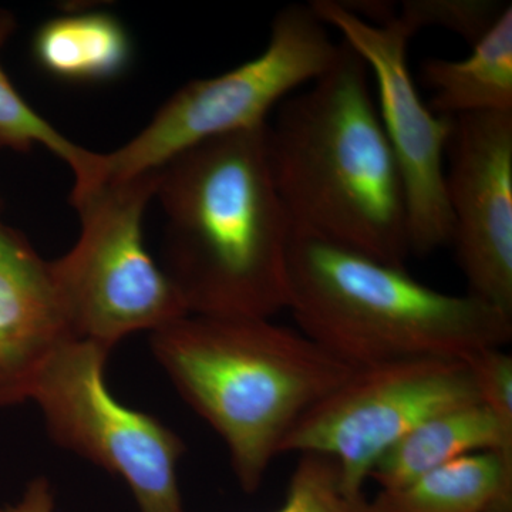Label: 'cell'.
<instances>
[{"mask_svg": "<svg viewBox=\"0 0 512 512\" xmlns=\"http://www.w3.org/2000/svg\"><path fill=\"white\" fill-rule=\"evenodd\" d=\"M370 82L340 42L328 72L266 123L269 164L293 232L406 268V194Z\"/></svg>", "mask_w": 512, "mask_h": 512, "instance_id": "cell-2", "label": "cell"}, {"mask_svg": "<svg viewBox=\"0 0 512 512\" xmlns=\"http://www.w3.org/2000/svg\"><path fill=\"white\" fill-rule=\"evenodd\" d=\"M480 402L512 429V357L503 348L484 349L467 359Z\"/></svg>", "mask_w": 512, "mask_h": 512, "instance_id": "cell-19", "label": "cell"}, {"mask_svg": "<svg viewBox=\"0 0 512 512\" xmlns=\"http://www.w3.org/2000/svg\"><path fill=\"white\" fill-rule=\"evenodd\" d=\"M0 512H53V497L45 480L30 484L25 498L15 507L0 508Z\"/></svg>", "mask_w": 512, "mask_h": 512, "instance_id": "cell-20", "label": "cell"}, {"mask_svg": "<svg viewBox=\"0 0 512 512\" xmlns=\"http://www.w3.org/2000/svg\"><path fill=\"white\" fill-rule=\"evenodd\" d=\"M175 389L217 431L242 490H258L296 421L348 379L301 330L265 318L188 315L154 330Z\"/></svg>", "mask_w": 512, "mask_h": 512, "instance_id": "cell-3", "label": "cell"}, {"mask_svg": "<svg viewBox=\"0 0 512 512\" xmlns=\"http://www.w3.org/2000/svg\"><path fill=\"white\" fill-rule=\"evenodd\" d=\"M507 5L491 0H407L396 18L416 35L420 29L439 26L476 45L500 18Z\"/></svg>", "mask_w": 512, "mask_h": 512, "instance_id": "cell-18", "label": "cell"}, {"mask_svg": "<svg viewBox=\"0 0 512 512\" xmlns=\"http://www.w3.org/2000/svg\"><path fill=\"white\" fill-rule=\"evenodd\" d=\"M477 402L476 382L463 360L419 357L355 367L296 421L281 454L332 457L348 493L366 498L363 485L390 447L434 414Z\"/></svg>", "mask_w": 512, "mask_h": 512, "instance_id": "cell-8", "label": "cell"}, {"mask_svg": "<svg viewBox=\"0 0 512 512\" xmlns=\"http://www.w3.org/2000/svg\"><path fill=\"white\" fill-rule=\"evenodd\" d=\"M288 311L352 367L440 357L467 362L512 339V316L474 296L421 284L406 268L293 232Z\"/></svg>", "mask_w": 512, "mask_h": 512, "instance_id": "cell-4", "label": "cell"}, {"mask_svg": "<svg viewBox=\"0 0 512 512\" xmlns=\"http://www.w3.org/2000/svg\"><path fill=\"white\" fill-rule=\"evenodd\" d=\"M483 451L512 454V429L485 404H463L421 421L379 458L370 477L389 490Z\"/></svg>", "mask_w": 512, "mask_h": 512, "instance_id": "cell-12", "label": "cell"}, {"mask_svg": "<svg viewBox=\"0 0 512 512\" xmlns=\"http://www.w3.org/2000/svg\"><path fill=\"white\" fill-rule=\"evenodd\" d=\"M450 245L468 295L512 316V111L453 117Z\"/></svg>", "mask_w": 512, "mask_h": 512, "instance_id": "cell-10", "label": "cell"}, {"mask_svg": "<svg viewBox=\"0 0 512 512\" xmlns=\"http://www.w3.org/2000/svg\"><path fill=\"white\" fill-rule=\"evenodd\" d=\"M311 8L365 62L376 84L377 111L396 158L406 194L412 255L427 256L450 245L446 153L453 117L433 113L417 92L407 60L413 35L396 18L377 25L339 0H313Z\"/></svg>", "mask_w": 512, "mask_h": 512, "instance_id": "cell-9", "label": "cell"}, {"mask_svg": "<svg viewBox=\"0 0 512 512\" xmlns=\"http://www.w3.org/2000/svg\"><path fill=\"white\" fill-rule=\"evenodd\" d=\"M15 30V19L0 10V49ZM43 146L69 165L74 174L73 191L86 190L96 184L100 154L77 146L43 119L10 82L0 66V148L28 153Z\"/></svg>", "mask_w": 512, "mask_h": 512, "instance_id": "cell-16", "label": "cell"}, {"mask_svg": "<svg viewBox=\"0 0 512 512\" xmlns=\"http://www.w3.org/2000/svg\"><path fill=\"white\" fill-rule=\"evenodd\" d=\"M160 170L72 192L79 239L49 265L73 339L111 352L131 333L154 332L188 315L170 276L144 242V214L156 198Z\"/></svg>", "mask_w": 512, "mask_h": 512, "instance_id": "cell-5", "label": "cell"}, {"mask_svg": "<svg viewBox=\"0 0 512 512\" xmlns=\"http://www.w3.org/2000/svg\"><path fill=\"white\" fill-rule=\"evenodd\" d=\"M365 512H512V454L458 458L402 487L380 490Z\"/></svg>", "mask_w": 512, "mask_h": 512, "instance_id": "cell-13", "label": "cell"}, {"mask_svg": "<svg viewBox=\"0 0 512 512\" xmlns=\"http://www.w3.org/2000/svg\"><path fill=\"white\" fill-rule=\"evenodd\" d=\"M109 353L89 340H69L47 360L30 399L50 437L123 478L141 512H184L177 477L184 441L114 399L104 380Z\"/></svg>", "mask_w": 512, "mask_h": 512, "instance_id": "cell-7", "label": "cell"}, {"mask_svg": "<svg viewBox=\"0 0 512 512\" xmlns=\"http://www.w3.org/2000/svg\"><path fill=\"white\" fill-rule=\"evenodd\" d=\"M366 501L348 493L332 457L302 453L289 478L284 504L275 512H365Z\"/></svg>", "mask_w": 512, "mask_h": 512, "instance_id": "cell-17", "label": "cell"}, {"mask_svg": "<svg viewBox=\"0 0 512 512\" xmlns=\"http://www.w3.org/2000/svg\"><path fill=\"white\" fill-rule=\"evenodd\" d=\"M69 340L49 262L0 220V406L30 399L47 360Z\"/></svg>", "mask_w": 512, "mask_h": 512, "instance_id": "cell-11", "label": "cell"}, {"mask_svg": "<svg viewBox=\"0 0 512 512\" xmlns=\"http://www.w3.org/2000/svg\"><path fill=\"white\" fill-rule=\"evenodd\" d=\"M133 42L116 16L80 12L46 20L32 40V56L49 76L66 83L113 82L133 62Z\"/></svg>", "mask_w": 512, "mask_h": 512, "instance_id": "cell-15", "label": "cell"}, {"mask_svg": "<svg viewBox=\"0 0 512 512\" xmlns=\"http://www.w3.org/2000/svg\"><path fill=\"white\" fill-rule=\"evenodd\" d=\"M339 46L311 5L285 6L258 56L185 84L136 137L113 153L100 154L99 183L160 170L212 138L265 126L282 101L328 72Z\"/></svg>", "mask_w": 512, "mask_h": 512, "instance_id": "cell-6", "label": "cell"}, {"mask_svg": "<svg viewBox=\"0 0 512 512\" xmlns=\"http://www.w3.org/2000/svg\"><path fill=\"white\" fill-rule=\"evenodd\" d=\"M461 60L426 59L421 82L431 92L430 110L444 117L512 111V8Z\"/></svg>", "mask_w": 512, "mask_h": 512, "instance_id": "cell-14", "label": "cell"}, {"mask_svg": "<svg viewBox=\"0 0 512 512\" xmlns=\"http://www.w3.org/2000/svg\"><path fill=\"white\" fill-rule=\"evenodd\" d=\"M164 266L192 315L272 319L288 311L293 227L265 126L212 138L160 170Z\"/></svg>", "mask_w": 512, "mask_h": 512, "instance_id": "cell-1", "label": "cell"}]
</instances>
